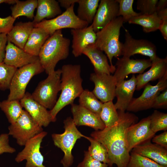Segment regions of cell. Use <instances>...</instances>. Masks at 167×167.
I'll list each match as a JSON object with an SVG mask.
<instances>
[{"label": "cell", "instance_id": "cell-19", "mask_svg": "<svg viewBox=\"0 0 167 167\" xmlns=\"http://www.w3.org/2000/svg\"><path fill=\"white\" fill-rule=\"evenodd\" d=\"M136 84L137 80L134 75L128 80H124L117 83L115 97L117 101L114 105L117 110L123 112L126 110L133 98Z\"/></svg>", "mask_w": 167, "mask_h": 167}, {"label": "cell", "instance_id": "cell-27", "mask_svg": "<svg viewBox=\"0 0 167 167\" xmlns=\"http://www.w3.org/2000/svg\"><path fill=\"white\" fill-rule=\"evenodd\" d=\"M50 35L40 28H34L23 49L25 52L38 56L40 51Z\"/></svg>", "mask_w": 167, "mask_h": 167}, {"label": "cell", "instance_id": "cell-43", "mask_svg": "<svg viewBox=\"0 0 167 167\" xmlns=\"http://www.w3.org/2000/svg\"><path fill=\"white\" fill-rule=\"evenodd\" d=\"M167 107V88L160 93L156 98L152 108L166 109Z\"/></svg>", "mask_w": 167, "mask_h": 167}, {"label": "cell", "instance_id": "cell-21", "mask_svg": "<svg viewBox=\"0 0 167 167\" xmlns=\"http://www.w3.org/2000/svg\"><path fill=\"white\" fill-rule=\"evenodd\" d=\"M39 60L38 56L32 55L7 41L3 62L6 65L19 68Z\"/></svg>", "mask_w": 167, "mask_h": 167}, {"label": "cell", "instance_id": "cell-47", "mask_svg": "<svg viewBox=\"0 0 167 167\" xmlns=\"http://www.w3.org/2000/svg\"><path fill=\"white\" fill-rule=\"evenodd\" d=\"M78 0H58V2L60 6L66 10L70 7L73 4L77 3Z\"/></svg>", "mask_w": 167, "mask_h": 167}, {"label": "cell", "instance_id": "cell-35", "mask_svg": "<svg viewBox=\"0 0 167 167\" xmlns=\"http://www.w3.org/2000/svg\"><path fill=\"white\" fill-rule=\"evenodd\" d=\"M17 69L3 62L0 63V90L4 91L9 89L12 78Z\"/></svg>", "mask_w": 167, "mask_h": 167}, {"label": "cell", "instance_id": "cell-22", "mask_svg": "<svg viewBox=\"0 0 167 167\" xmlns=\"http://www.w3.org/2000/svg\"><path fill=\"white\" fill-rule=\"evenodd\" d=\"M151 68L147 71L136 76L137 84L136 90L139 91L151 81L162 78L167 73V58L158 57L152 62Z\"/></svg>", "mask_w": 167, "mask_h": 167}, {"label": "cell", "instance_id": "cell-50", "mask_svg": "<svg viewBox=\"0 0 167 167\" xmlns=\"http://www.w3.org/2000/svg\"></svg>", "mask_w": 167, "mask_h": 167}, {"label": "cell", "instance_id": "cell-33", "mask_svg": "<svg viewBox=\"0 0 167 167\" xmlns=\"http://www.w3.org/2000/svg\"><path fill=\"white\" fill-rule=\"evenodd\" d=\"M91 144L88 151L91 156L94 159L107 165L109 162L108 155L105 147L101 143L92 137L85 136Z\"/></svg>", "mask_w": 167, "mask_h": 167}, {"label": "cell", "instance_id": "cell-9", "mask_svg": "<svg viewBox=\"0 0 167 167\" xmlns=\"http://www.w3.org/2000/svg\"><path fill=\"white\" fill-rule=\"evenodd\" d=\"M8 134L16 139L17 143L24 146L30 139L43 131L25 110L17 120L8 127Z\"/></svg>", "mask_w": 167, "mask_h": 167}, {"label": "cell", "instance_id": "cell-17", "mask_svg": "<svg viewBox=\"0 0 167 167\" xmlns=\"http://www.w3.org/2000/svg\"><path fill=\"white\" fill-rule=\"evenodd\" d=\"M119 4L117 0H101L92 23L94 32L100 31L118 17Z\"/></svg>", "mask_w": 167, "mask_h": 167}, {"label": "cell", "instance_id": "cell-12", "mask_svg": "<svg viewBox=\"0 0 167 167\" xmlns=\"http://www.w3.org/2000/svg\"><path fill=\"white\" fill-rule=\"evenodd\" d=\"M125 41L123 43L122 55L129 58L135 54H140L149 57L152 62L158 57L156 48L151 42L145 39H136L125 29Z\"/></svg>", "mask_w": 167, "mask_h": 167}, {"label": "cell", "instance_id": "cell-6", "mask_svg": "<svg viewBox=\"0 0 167 167\" xmlns=\"http://www.w3.org/2000/svg\"><path fill=\"white\" fill-rule=\"evenodd\" d=\"M61 71L55 70L41 81L31 94L33 99L47 109L51 110L57 101V95L61 90Z\"/></svg>", "mask_w": 167, "mask_h": 167}, {"label": "cell", "instance_id": "cell-20", "mask_svg": "<svg viewBox=\"0 0 167 167\" xmlns=\"http://www.w3.org/2000/svg\"><path fill=\"white\" fill-rule=\"evenodd\" d=\"M72 36V53L75 57L81 56L84 50L88 45L95 44L96 39V33L92 25L78 29H71Z\"/></svg>", "mask_w": 167, "mask_h": 167}, {"label": "cell", "instance_id": "cell-2", "mask_svg": "<svg viewBox=\"0 0 167 167\" xmlns=\"http://www.w3.org/2000/svg\"><path fill=\"white\" fill-rule=\"evenodd\" d=\"M61 71V93L54 107L49 111L55 121L58 112L66 106L73 104L84 90L79 65H64Z\"/></svg>", "mask_w": 167, "mask_h": 167}, {"label": "cell", "instance_id": "cell-24", "mask_svg": "<svg viewBox=\"0 0 167 167\" xmlns=\"http://www.w3.org/2000/svg\"><path fill=\"white\" fill-rule=\"evenodd\" d=\"M82 54L90 59L94 66V72L111 74L115 72V70L109 64L107 56L95 44L87 46Z\"/></svg>", "mask_w": 167, "mask_h": 167}, {"label": "cell", "instance_id": "cell-14", "mask_svg": "<svg viewBox=\"0 0 167 167\" xmlns=\"http://www.w3.org/2000/svg\"><path fill=\"white\" fill-rule=\"evenodd\" d=\"M116 63V70L113 75L117 83L124 80L125 77L131 74L143 73L148 68L151 67L152 61L149 59H131L123 56L118 58Z\"/></svg>", "mask_w": 167, "mask_h": 167}, {"label": "cell", "instance_id": "cell-42", "mask_svg": "<svg viewBox=\"0 0 167 167\" xmlns=\"http://www.w3.org/2000/svg\"><path fill=\"white\" fill-rule=\"evenodd\" d=\"M15 19L11 16L6 17H0V34H7L13 28Z\"/></svg>", "mask_w": 167, "mask_h": 167}, {"label": "cell", "instance_id": "cell-1", "mask_svg": "<svg viewBox=\"0 0 167 167\" xmlns=\"http://www.w3.org/2000/svg\"><path fill=\"white\" fill-rule=\"evenodd\" d=\"M118 111L119 119L115 124L103 130L95 131L91 135L106 148L109 166L112 167L115 164L118 167H127L130 157L127 131L130 126L137 122L138 118L128 112Z\"/></svg>", "mask_w": 167, "mask_h": 167}, {"label": "cell", "instance_id": "cell-5", "mask_svg": "<svg viewBox=\"0 0 167 167\" xmlns=\"http://www.w3.org/2000/svg\"><path fill=\"white\" fill-rule=\"evenodd\" d=\"M64 132L62 134H53L52 137L55 145L63 152L64 156L61 161L63 167L71 166L74 161L72 150L77 140L84 137L77 129L73 119L68 117L64 121Z\"/></svg>", "mask_w": 167, "mask_h": 167}, {"label": "cell", "instance_id": "cell-7", "mask_svg": "<svg viewBox=\"0 0 167 167\" xmlns=\"http://www.w3.org/2000/svg\"><path fill=\"white\" fill-rule=\"evenodd\" d=\"M44 71L40 60L17 69L11 83L7 100L20 101L26 92V87L32 78Z\"/></svg>", "mask_w": 167, "mask_h": 167}, {"label": "cell", "instance_id": "cell-3", "mask_svg": "<svg viewBox=\"0 0 167 167\" xmlns=\"http://www.w3.org/2000/svg\"><path fill=\"white\" fill-rule=\"evenodd\" d=\"M70 44V40L63 36L62 29L55 31L46 40L41 49L38 57L47 74L54 71L58 62L67 58Z\"/></svg>", "mask_w": 167, "mask_h": 167}, {"label": "cell", "instance_id": "cell-25", "mask_svg": "<svg viewBox=\"0 0 167 167\" xmlns=\"http://www.w3.org/2000/svg\"><path fill=\"white\" fill-rule=\"evenodd\" d=\"M32 22H20L14 26L7 34V41L20 49L24 46L34 27Z\"/></svg>", "mask_w": 167, "mask_h": 167}, {"label": "cell", "instance_id": "cell-28", "mask_svg": "<svg viewBox=\"0 0 167 167\" xmlns=\"http://www.w3.org/2000/svg\"><path fill=\"white\" fill-rule=\"evenodd\" d=\"M161 20L156 12L148 15H141L135 17L128 22L130 24L139 25L143 28V31L148 33L159 29Z\"/></svg>", "mask_w": 167, "mask_h": 167}, {"label": "cell", "instance_id": "cell-26", "mask_svg": "<svg viewBox=\"0 0 167 167\" xmlns=\"http://www.w3.org/2000/svg\"><path fill=\"white\" fill-rule=\"evenodd\" d=\"M37 8L36 13L32 21L34 24L45 18H54L62 13L58 2L55 0H38Z\"/></svg>", "mask_w": 167, "mask_h": 167}, {"label": "cell", "instance_id": "cell-16", "mask_svg": "<svg viewBox=\"0 0 167 167\" xmlns=\"http://www.w3.org/2000/svg\"><path fill=\"white\" fill-rule=\"evenodd\" d=\"M20 101L23 108L40 126L45 127L51 122L55 121L49 111L35 100L29 92H26Z\"/></svg>", "mask_w": 167, "mask_h": 167}, {"label": "cell", "instance_id": "cell-13", "mask_svg": "<svg viewBox=\"0 0 167 167\" xmlns=\"http://www.w3.org/2000/svg\"><path fill=\"white\" fill-rule=\"evenodd\" d=\"M90 78L95 85L92 92L98 99L103 103L113 101L117 83L113 75L94 72L91 74Z\"/></svg>", "mask_w": 167, "mask_h": 167}, {"label": "cell", "instance_id": "cell-36", "mask_svg": "<svg viewBox=\"0 0 167 167\" xmlns=\"http://www.w3.org/2000/svg\"><path fill=\"white\" fill-rule=\"evenodd\" d=\"M150 127L156 133L158 131L167 130V113L155 110L150 115Z\"/></svg>", "mask_w": 167, "mask_h": 167}, {"label": "cell", "instance_id": "cell-45", "mask_svg": "<svg viewBox=\"0 0 167 167\" xmlns=\"http://www.w3.org/2000/svg\"><path fill=\"white\" fill-rule=\"evenodd\" d=\"M7 42V34H0V63L3 62L5 55L6 47Z\"/></svg>", "mask_w": 167, "mask_h": 167}, {"label": "cell", "instance_id": "cell-15", "mask_svg": "<svg viewBox=\"0 0 167 167\" xmlns=\"http://www.w3.org/2000/svg\"><path fill=\"white\" fill-rule=\"evenodd\" d=\"M155 134L150 127V116L143 118L138 122L131 125L127 131V139L129 152L135 147L151 141Z\"/></svg>", "mask_w": 167, "mask_h": 167}, {"label": "cell", "instance_id": "cell-38", "mask_svg": "<svg viewBox=\"0 0 167 167\" xmlns=\"http://www.w3.org/2000/svg\"><path fill=\"white\" fill-rule=\"evenodd\" d=\"M127 167H163L152 160L131 152Z\"/></svg>", "mask_w": 167, "mask_h": 167}, {"label": "cell", "instance_id": "cell-8", "mask_svg": "<svg viewBox=\"0 0 167 167\" xmlns=\"http://www.w3.org/2000/svg\"><path fill=\"white\" fill-rule=\"evenodd\" d=\"M75 4H72L64 12L54 18L45 19L34 24V27L41 28L50 36L56 31L62 29H78L88 26L87 22L80 19L75 14Z\"/></svg>", "mask_w": 167, "mask_h": 167}, {"label": "cell", "instance_id": "cell-18", "mask_svg": "<svg viewBox=\"0 0 167 167\" xmlns=\"http://www.w3.org/2000/svg\"><path fill=\"white\" fill-rule=\"evenodd\" d=\"M71 111L73 121L76 126H87L91 127L95 131L101 130L105 126L99 115L85 108L74 103L71 105Z\"/></svg>", "mask_w": 167, "mask_h": 167}, {"label": "cell", "instance_id": "cell-32", "mask_svg": "<svg viewBox=\"0 0 167 167\" xmlns=\"http://www.w3.org/2000/svg\"><path fill=\"white\" fill-rule=\"evenodd\" d=\"M79 97V105L100 115L103 103L98 100L92 92L84 90Z\"/></svg>", "mask_w": 167, "mask_h": 167}, {"label": "cell", "instance_id": "cell-30", "mask_svg": "<svg viewBox=\"0 0 167 167\" xmlns=\"http://www.w3.org/2000/svg\"><path fill=\"white\" fill-rule=\"evenodd\" d=\"M37 0H28L20 1L16 0V3L11 7L12 16L14 19L21 16H25L32 19L34 13L37 7Z\"/></svg>", "mask_w": 167, "mask_h": 167}, {"label": "cell", "instance_id": "cell-41", "mask_svg": "<svg viewBox=\"0 0 167 167\" xmlns=\"http://www.w3.org/2000/svg\"><path fill=\"white\" fill-rule=\"evenodd\" d=\"M9 135L6 133L0 135V155L4 153H13L16 151L15 149L9 144Z\"/></svg>", "mask_w": 167, "mask_h": 167}, {"label": "cell", "instance_id": "cell-34", "mask_svg": "<svg viewBox=\"0 0 167 167\" xmlns=\"http://www.w3.org/2000/svg\"><path fill=\"white\" fill-rule=\"evenodd\" d=\"M100 117L105 127L113 125L118 120L119 115L113 101L103 103Z\"/></svg>", "mask_w": 167, "mask_h": 167}, {"label": "cell", "instance_id": "cell-48", "mask_svg": "<svg viewBox=\"0 0 167 167\" xmlns=\"http://www.w3.org/2000/svg\"><path fill=\"white\" fill-rule=\"evenodd\" d=\"M167 0H160L158 1L156 6V12L161 11L167 8Z\"/></svg>", "mask_w": 167, "mask_h": 167}, {"label": "cell", "instance_id": "cell-31", "mask_svg": "<svg viewBox=\"0 0 167 167\" xmlns=\"http://www.w3.org/2000/svg\"><path fill=\"white\" fill-rule=\"evenodd\" d=\"M23 108L18 100H6L0 102V108L11 124L15 122L21 115L24 110Z\"/></svg>", "mask_w": 167, "mask_h": 167}, {"label": "cell", "instance_id": "cell-10", "mask_svg": "<svg viewBox=\"0 0 167 167\" xmlns=\"http://www.w3.org/2000/svg\"><path fill=\"white\" fill-rule=\"evenodd\" d=\"M167 88V73L159 80L155 85L148 84L144 87L142 94L137 98H133L126 110L137 112L152 108L156 97Z\"/></svg>", "mask_w": 167, "mask_h": 167}, {"label": "cell", "instance_id": "cell-23", "mask_svg": "<svg viewBox=\"0 0 167 167\" xmlns=\"http://www.w3.org/2000/svg\"><path fill=\"white\" fill-rule=\"evenodd\" d=\"M132 152L148 158L163 167H167V149L151 141L137 145Z\"/></svg>", "mask_w": 167, "mask_h": 167}, {"label": "cell", "instance_id": "cell-44", "mask_svg": "<svg viewBox=\"0 0 167 167\" xmlns=\"http://www.w3.org/2000/svg\"><path fill=\"white\" fill-rule=\"evenodd\" d=\"M153 142L167 149V131L154 136L152 139Z\"/></svg>", "mask_w": 167, "mask_h": 167}, {"label": "cell", "instance_id": "cell-29", "mask_svg": "<svg viewBox=\"0 0 167 167\" xmlns=\"http://www.w3.org/2000/svg\"><path fill=\"white\" fill-rule=\"evenodd\" d=\"M99 0H78L77 16L81 20L92 23L96 13Z\"/></svg>", "mask_w": 167, "mask_h": 167}, {"label": "cell", "instance_id": "cell-49", "mask_svg": "<svg viewBox=\"0 0 167 167\" xmlns=\"http://www.w3.org/2000/svg\"><path fill=\"white\" fill-rule=\"evenodd\" d=\"M16 2V0H0V4L5 3L9 4H15Z\"/></svg>", "mask_w": 167, "mask_h": 167}, {"label": "cell", "instance_id": "cell-40", "mask_svg": "<svg viewBox=\"0 0 167 167\" xmlns=\"http://www.w3.org/2000/svg\"><path fill=\"white\" fill-rule=\"evenodd\" d=\"M108 165L94 159L89 154L88 151L84 152L83 161L79 163L77 167H108Z\"/></svg>", "mask_w": 167, "mask_h": 167}, {"label": "cell", "instance_id": "cell-11", "mask_svg": "<svg viewBox=\"0 0 167 167\" xmlns=\"http://www.w3.org/2000/svg\"><path fill=\"white\" fill-rule=\"evenodd\" d=\"M47 134L43 131L28 141L24 148L17 155L15 161L19 163L26 160L25 167H45L40 148L42 140Z\"/></svg>", "mask_w": 167, "mask_h": 167}, {"label": "cell", "instance_id": "cell-39", "mask_svg": "<svg viewBox=\"0 0 167 167\" xmlns=\"http://www.w3.org/2000/svg\"><path fill=\"white\" fill-rule=\"evenodd\" d=\"M158 0H138L137 9L140 11L141 15L152 14L156 11Z\"/></svg>", "mask_w": 167, "mask_h": 167}, {"label": "cell", "instance_id": "cell-37", "mask_svg": "<svg viewBox=\"0 0 167 167\" xmlns=\"http://www.w3.org/2000/svg\"><path fill=\"white\" fill-rule=\"evenodd\" d=\"M119 4L118 17H122L124 22H128L132 18L139 15L140 12H135L133 8L134 0H117Z\"/></svg>", "mask_w": 167, "mask_h": 167}, {"label": "cell", "instance_id": "cell-4", "mask_svg": "<svg viewBox=\"0 0 167 167\" xmlns=\"http://www.w3.org/2000/svg\"><path fill=\"white\" fill-rule=\"evenodd\" d=\"M123 23L122 17L118 16L96 33L95 46L105 52L111 66L115 71L116 66L113 64L112 59L122 55L123 43L120 41L119 36Z\"/></svg>", "mask_w": 167, "mask_h": 167}, {"label": "cell", "instance_id": "cell-46", "mask_svg": "<svg viewBox=\"0 0 167 167\" xmlns=\"http://www.w3.org/2000/svg\"><path fill=\"white\" fill-rule=\"evenodd\" d=\"M159 30L164 39L167 41V19L161 20Z\"/></svg>", "mask_w": 167, "mask_h": 167}]
</instances>
